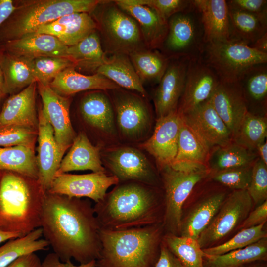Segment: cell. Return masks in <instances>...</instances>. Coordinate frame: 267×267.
<instances>
[{
    "instance_id": "obj_1",
    "label": "cell",
    "mask_w": 267,
    "mask_h": 267,
    "mask_svg": "<svg viewBox=\"0 0 267 267\" xmlns=\"http://www.w3.org/2000/svg\"><path fill=\"white\" fill-rule=\"evenodd\" d=\"M43 236L62 262L86 264L98 258L100 227L88 199L46 193L41 220Z\"/></svg>"
},
{
    "instance_id": "obj_2",
    "label": "cell",
    "mask_w": 267,
    "mask_h": 267,
    "mask_svg": "<svg viewBox=\"0 0 267 267\" xmlns=\"http://www.w3.org/2000/svg\"><path fill=\"white\" fill-rule=\"evenodd\" d=\"M161 188L135 181L118 182L93 206L100 229L120 231L163 223Z\"/></svg>"
},
{
    "instance_id": "obj_3",
    "label": "cell",
    "mask_w": 267,
    "mask_h": 267,
    "mask_svg": "<svg viewBox=\"0 0 267 267\" xmlns=\"http://www.w3.org/2000/svg\"><path fill=\"white\" fill-rule=\"evenodd\" d=\"M46 193L38 179L1 171L0 230L22 237L40 227Z\"/></svg>"
},
{
    "instance_id": "obj_4",
    "label": "cell",
    "mask_w": 267,
    "mask_h": 267,
    "mask_svg": "<svg viewBox=\"0 0 267 267\" xmlns=\"http://www.w3.org/2000/svg\"><path fill=\"white\" fill-rule=\"evenodd\" d=\"M164 234L163 223L125 230L100 229L95 267H153Z\"/></svg>"
},
{
    "instance_id": "obj_5",
    "label": "cell",
    "mask_w": 267,
    "mask_h": 267,
    "mask_svg": "<svg viewBox=\"0 0 267 267\" xmlns=\"http://www.w3.org/2000/svg\"><path fill=\"white\" fill-rule=\"evenodd\" d=\"M102 1L26 0L14 2V11L0 27V44L35 33L41 26L63 16L92 12Z\"/></svg>"
},
{
    "instance_id": "obj_6",
    "label": "cell",
    "mask_w": 267,
    "mask_h": 267,
    "mask_svg": "<svg viewBox=\"0 0 267 267\" xmlns=\"http://www.w3.org/2000/svg\"><path fill=\"white\" fill-rule=\"evenodd\" d=\"M201 57L225 82H237L252 66L267 63V53L232 39L205 44Z\"/></svg>"
},
{
    "instance_id": "obj_7",
    "label": "cell",
    "mask_w": 267,
    "mask_h": 267,
    "mask_svg": "<svg viewBox=\"0 0 267 267\" xmlns=\"http://www.w3.org/2000/svg\"><path fill=\"white\" fill-rule=\"evenodd\" d=\"M94 19L108 51L129 55L146 46L137 22L110 1H103Z\"/></svg>"
},
{
    "instance_id": "obj_8",
    "label": "cell",
    "mask_w": 267,
    "mask_h": 267,
    "mask_svg": "<svg viewBox=\"0 0 267 267\" xmlns=\"http://www.w3.org/2000/svg\"><path fill=\"white\" fill-rule=\"evenodd\" d=\"M159 171L164 196L165 233L179 236L185 202L196 185L210 174V171H182L166 166Z\"/></svg>"
},
{
    "instance_id": "obj_9",
    "label": "cell",
    "mask_w": 267,
    "mask_h": 267,
    "mask_svg": "<svg viewBox=\"0 0 267 267\" xmlns=\"http://www.w3.org/2000/svg\"><path fill=\"white\" fill-rule=\"evenodd\" d=\"M168 32L162 47L174 59L200 58L205 43L200 15L193 4L167 22Z\"/></svg>"
},
{
    "instance_id": "obj_10",
    "label": "cell",
    "mask_w": 267,
    "mask_h": 267,
    "mask_svg": "<svg viewBox=\"0 0 267 267\" xmlns=\"http://www.w3.org/2000/svg\"><path fill=\"white\" fill-rule=\"evenodd\" d=\"M105 165L119 182L135 181L162 188L159 172L139 150L119 146L105 152Z\"/></svg>"
},
{
    "instance_id": "obj_11",
    "label": "cell",
    "mask_w": 267,
    "mask_h": 267,
    "mask_svg": "<svg viewBox=\"0 0 267 267\" xmlns=\"http://www.w3.org/2000/svg\"><path fill=\"white\" fill-rule=\"evenodd\" d=\"M253 202L247 190H235L227 196L213 220L197 239L203 249L218 244L241 225Z\"/></svg>"
},
{
    "instance_id": "obj_12",
    "label": "cell",
    "mask_w": 267,
    "mask_h": 267,
    "mask_svg": "<svg viewBox=\"0 0 267 267\" xmlns=\"http://www.w3.org/2000/svg\"><path fill=\"white\" fill-rule=\"evenodd\" d=\"M119 89L113 90L118 132L128 141L141 140L151 128L152 118L149 107L141 96Z\"/></svg>"
},
{
    "instance_id": "obj_13",
    "label": "cell",
    "mask_w": 267,
    "mask_h": 267,
    "mask_svg": "<svg viewBox=\"0 0 267 267\" xmlns=\"http://www.w3.org/2000/svg\"><path fill=\"white\" fill-rule=\"evenodd\" d=\"M119 182L117 178L106 172L56 175L46 192L69 198H88L95 203L103 199L108 189Z\"/></svg>"
},
{
    "instance_id": "obj_14",
    "label": "cell",
    "mask_w": 267,
    "mask_h": 267,
    "mask_svg": "<svg viewBox=\"0 0 267 267\" xmlns=\"http://www.w3.org/2000/svg\"><path fill=\"white\" fill-rule=\"evenodd\" d=\"M220 82L214 70L201 57L189 60L178 112L185 114L208 100Z\"/></svg>"
},
{
    "instance_id": "obj_15",
    "label": "cell",
    "mask_w": 267,
    "mask_h": 267,
    "mask_svg": "<svg viewBox=\"0 0 267 267\" xmlns=\"http://www.w3.org/2000/svg\"><path fill=\"white\" fill-rule=\"evenodd\" d=\"M182 122L178 110L157 119L152 135L141 145L154 158L158 171L170 166L176 156Z\"/></svg>"
},
{
    "instance_id": "obj_16",
    "label": "cell",
    "mask_w": 267,
    "mask_h": 267,
    "mask_svg": "<svg viewBox=\"0 0 267 267\" xmlns=\"http://www.w3.org/2000/svg\"><path fill=\"white\" fill-rule=\"evenodd\" d=\"M37 84L43 102L42 110L53 128L56 141L64 154L76 137L70 120L69 100L57 93L49 85L38 82Z\"/></svg>"
},
{
    "instance_id": "obj_17",
    "label": "cell",
    "mask_w": 267,
    "mask_h": 267,
    "mask_svg": "<svg viewBox=\"0 0 267 267\" xmlns=\"http://www.w3.org/2000/svg\"><path fill=\"white\" fill-rule=\"evenodd\" d=\"M38 180L46 192L56 175L63 154L56 141L54 131L42 109L38 114Z\"/></svg>"
},
{
    "instance_id": "obj_18",
    "label": "cell",
    "mask_w": 267,
    "mask_h": 267,
    "mask_svg": "<svg viewBox=\"0 0 267 267\" xmlns=\"http://www.w3.org/2000/svg\"><path fill=\"white\" fill-rule=\"evenodd\" d=\"M189 60L179 58L170 61L154 93L157 119L178 110L185 87Z\"/></svg>"
},
{
    "instance_id": "obj_19",
    "label": "cell",
    "mask_w": 267,
    "mask_h": 267,
    "mask_svg": "<svg viewBox=\"0 0 267 267\" xmlns=\"http://www.w3.org/2000/svg\"><path fill=\"white\" fill-rule=\"evenodd\" d=\"M181 115L183 120L212 149L224 146L233 140L229 129L209 100L190 112Z\"/></svg>"
},
{
    "instance_id": "obj_20",
    "label": "cell",
    "mask_w": 267,
    "mask_h": 267,
    "mask_svg": "<svg viewBox=\"0 0 267 267\" xmlns=\"http://www.w3.org/2000/svg\"><path fill=\"white\" fill-rule=\"evenodd\" d=\"M212 150L182 118L178 138L177 155L169 166L174 169L182 171L210 170L208 162Z\"/></svg>"
},
{
    "instance_id": "obj_21",
    "label": "cell",
    "mask_w": 267,
    "mask_h": 267,
    "mask_svg": "<svg viewBox=\"0 0 267 267\" xmlns=\"http://www.w3.org/2000/svg\"><path fill=\"white\" fill-rule=\"evenodd\" d=\"M209 101L229 129L233 139L248 111L239 83L220 81Z\"/></svg>"
},
{
    "instance_id": "obj_22",
    "label": "cell",
    "mask_w": 267,
    "mask_h": 267,
    "mask_svg": "<svg viewBox=\"0 0 267 267\" xmlns=\"http://www.w3.org/2000/svg\"><path fill=\"white\" fill-rule=\"evenodd\" d=\"M67 48L68 46L55 37L38 33H30L0 44V50L33 59L44 56L69 58Z\"/></svg>"
},
{
    "instance_id": "obj_23",
    "label": "cell",
    "mask_w": 267,
    "mask_h": 267,
    "mask_svg": "<svg viewBox=\"0 0 267 267\" xmlns=\"http://www.w3.org/2000/svg\"><path fill=\"white\" fill-rule=\"evenodd\" d=\"M117 6L132 16L138 23L147 47L155 49L162 47L168 32V24L148 6L134 0H113Z\"/></svg>"
},
{
    "instance_id": "obj_24",
    "label": "cell",
    "mask_w": 267,
    "mask_h": 267,
    "mask_svg": "<svg viewBox=\"0 0 267 267\" xmlns=\"http://www.w3.org/2000/svg\"><path fill=\"white\" fill-rule=\"evenodd\" d=\"M228 195L224 190L210 192L194 204L186 214H182L180 236L197 239L215 217Z\"/></svg>"
},
{
    "instance_id": "obj_25",
    "label": "cell",
    "mask_w": 267,
    "mask_h": 267,
    "mask_svg": "<svg viewBox=\"0 0 267 267\" xmlns=\"http://www.w3.org/2000/svg\"><path fill=\"white\" fill-rule=\"evenodd\" d=\"M37 85L36 82L32 83L6 100L0 112V128L16 125L38 130L35 104Z\"/></svg>"
},
{
    "instance_id": "obj_26",
    "label": "cell",
    "mask_w": 267,
    "mask_h": 267,
    "mask_svg": "<svg viewBox=\"0 0 267 267\" xmlns=\"http://www.w3.org/2000/svg\"><path fill=\"white\" fill-rule=\"evenodd\" d=\"M97 28L96 21L89 13H74L43 25L35 33L52 35L69 47L78 43Z\"/></svg>"
},
{
    "instance_id": "obj_27",
    "label": "cell",
    "mask_w": 267,
    "mask_h": 267,
    "mask_svg": "<svg viewBox=\"0 0 267 267\" xmlns=\"http://www.w3.org/2000/svg\"><path fill=\"white\" fill-rule=\"evenodd\" d=\"M80 112L84 120L92 127L106 135H117L115 112L105 91L96 90L85 95L80 102Z\"/></svg>"
},
{
    "instance_id": "obj_28",
    "label": "cell",
    "mask_w": 267,
    "mask_h": 267,
    "mask_svg": "<svg viewBox=\"0 0 267 267\" xmlns=\"http://www.w3.org/2000/svg\"><path fill=\"white\" fill-rule=\"evenodd\" d=\"M204 31L205 44L230 39L228 8L225 0H194Z\"/></svg>"
},
{
    "instance_id": "obj_29",
    "label": "cell",
    "mask_w": 267,
    "mask_h": 267,
    "mask_svg": "<svg viewBox=\"0 0 267 267\" xmlns=\"http://www.w3.org/2000/svg\"><path fill=\"white\" fill-rule=\"evenodd\" d=\"M99 150L98 147L92 144L85 133H80L76 136L68 153L62 158L56 175L74 171L106 172Z\"/></svg>"
},
{
    "instance_id": "obj_30",
    "label": "cell",
    "mask_w": 267,
    "mask_h": 267,
    "mask_svg": "<svg viewBox=\"0 0 267 267\" xmlns=\"http://www.w3.org/2000/svg\"><path fill=\"white\" fill-rule=\"evenodd\" d=\"M57 93L68 96L88 90H115L120 87L103 75L96 73L86 75L76 71L74 67H69L60 72L49 84Z\"/></svg>"
},
{
    "instance_id": "obj_31",
    "label": "cell",
    "mask_w": 267,
    "mask_h": 267,
    "mask_svg": "<svg viewBox=\"0 0 267 267\" xmlns=\"http://www.w3.org/2000/svg\"><path fill=\"white\" fill-rule=\"evenodd\" d=\"M0 66L6 94L13 95L36 82L33 59L0 50Z\"/></svg>"
},
{
    "instance_id": "obj_32",
    "label": "cell",
    "mask_w": 267,
    "mask_h": 267,
    "mask_svg": "<svg viewBox=\"0 0 267 267\" xmlns=\"http://www.w3.org/2000/svg\"><path fill=\"white\" fill-rule=\"evenodd\" d=\"M96 73L105 77L119 87L134 90L143 97L146 92L128 55L114 54L101 65Z\"/></svg>"
},
{
    "instance_id": "obj_33",
    "label": "cell",
    "mask_w": 267,
    "mask_h": 267,
    "mask_svg": "<svg viewBox=\"0 0 267 267\" xmlns=\"http://www.w3.org/2000/svg\"><path fill=\"white\" fill-rule=\"evenodd\" d=\"M267 257V238H264L244 248L217 255L203 252L204 267H241Z\"/></svg>"
},
{
    "instance_id": "obj_34",
    "label": "cell",
    "mask_w": 267,
    "mask_h": 267,
    "mask_svg": "<svg viewBox=\"0 0 267 267\" xmlns=\"http://www.w3.org/2000/svg\"><path fill=\"white\" fill-rule=\"evenodd\" d=\"M67 53L68 57L75 63V68L87 71L96 72L108 58L96 31L78 43L68 47Z\"/></svg>"
},
{
    "instance_id": "obj_35",
    "label": "cell",
    "mask_w": 267,
    "mask_h": 267,
    "mask_svg": "<svg viewBox=\"0 0 267 267\" xmlns=\"http://www.w3.org/2000/svg\"><path fill=\"white\" fill-rule=\"evenodd\" d=\"M257 154L233 139L229 143L212 149L208 162L210 173L228 169L251 166Z\"/></svg>"
},
{
    "instance_id": "obj_36",
    "label": "cell",
    "mask_w": 267,
    "mask_h": 267,
    "mask_svg": "<svg viewBox=\"0 0 267 267\" xmlns=\"http://www.w3.org/2000/svg\"><path fill=\"white\" fill-rule=\"evenodd\" d=\"M230 39L248 45L267 32V16L228 9Z\"/></svg>"
},
{
    "instance_id": "obj_37",
    "label": "cell",
    "mask_w": 267,
    "mask_h": 267,
    "mask_svg": "<svg viewBox=\"0 0 267 267\" xmlns=\"http://www.w3.org/2000/svg\"><path fill=\"white\" fill-rule=\"evenodd\" d=\"M0 171L12 172L38 179L33 147L24 145L0 147Z\"/></svg>"
},
{
    "instance_id": "obj_38",
    "label": "cell",
    "mask_w": 267,
    "mask_h": 267,
    "mask_svg": "<svg viewBox=\"0 0 267 267\" xmlns=\"http://www.w3.org/2000/svg\"><path fill=\"white\" fill-rule=\"evenodd\" d=\"M43 237L39 227L28 234L8 240L0 247V267H6L19 257L45 250L48 242Z\"/></svg>"
},
{
    "instance_id": "obj_39",
    "label": "cell",
    "mask_w": 267,
    "mask_h": 267,
    "mask_svg": "<svg viewBox=\"0 0 267 267\" xmlns=\"http://www.w3.org/2000/svg\"><path fill=\"white\" fill-rule=\"evenodd\" d=\"M140 80L159 82L170 62L165 55L154 49H143L129 54Z\"/></svg>"
},
{
    "instance_id": "obj_40",
    "label": "cell",
    "mask_w": 267,
    "mask_h": 267,
    "mask_svg": "<svg viewBox=\"0 0 267 267\" xmlns=\"http://www.w3.org/2000/svg\"><path fill=\"white\" fill-rule=\"evenodd\" d=\"M237 82L242 91L247 108L250 103L265 107L267 95V64L252 66Z\"/></svg>"
},
{
    "instance_id": "obj_41",
    "label": "cell",
    "mask_w": 267,
    "mask_h": 267,
    "mask_svg": "<svg viewBox=\"0 0 267 267\" xmlns=\"http://www.w3.org/2000/svg\"><path fill=\"white\" fill-rule=\"evenodd\" d=\"M267 122L265 116L248 111L233 140L252 151L266 139Z\"/></svg>"
},
{
    "instance_id": "obj_42",
    "label": "cell",
    "mask_w": 267,
    "mask_h": 267,
    "mask_svg": "<svg viewBox=\"0 0 267 267\" xmlns=\"http://www.w3.org/2000/svg\"><path fill=\"white\" fill-rule=\"evenodd\" d=\"M163 241L183 267H204L203 251L196 239L165 233Z\"/></svg>"
},
{
    "instance_id": "obj_43",
    "label": "cell",
    "mask_w": 267,
    "mask_h": 267,
    "mask_svg": "<svg viewBox=\"0 0 267 267\" xmlns=\"http://www.w3.org/2000/svg\"><path fill=\"white\" fill-rule=\"evenodd\" d=\"M265 225V223H263L256 226L242 229L228 241L203 249V251L208 255H217L244 248L267 237Z\"/></svg>"
},
{
    "instance_id": "obj_44",
    "label": "cell",
    "mask_w": 267,
    "mask_h": 267,
    "mask_svg": "<svg viewBox=\"0 0 267 267\" xmlns=\"http://www.w3.org/2000/svg\"><path fill=\"white\" fill-rule=\"evenodd\" d=\"M33 69L37 82L49 84L65 69L74 67L75 63L69 58L44 56L33 59Z\"/></svg>"
},
{
    "instance_id": "obj_45",
    "label": "cell",
    "mask_w": 267,
    "mask_h": 267,
    "mask_svg": "<svg viewBox=\"0 0 267 267\" xmlns=\"http://www.w3.org/2000/svg\"><path fill=\"white\" fill-rule=\"evenodd\" d=\"M252 166L228 169L210 174L214 181L234 190H247L251 181Z\"/></svg>"
},
{
    "instance_id": "obj_46",
    "label": "cell",
    "mask_w": 267,
    "mask_h": 267,
    "mask_svg": "<svg viewBox=\"0 0 267 267\" xmlns=\"http://www.w3.org/2000/svg\"><path fill=\"white\" fill-rule=\"evenodd\" d=\"M37 130L21 126L12 125L0 128V147L19 145L33 147Z\"/></svg>"
},
{
    "instance_id": "obj_47",
    "label": "cell",
    "mask_w": 267,
    "mask_h": 267,
    "mask_svg": "<svg viewBox=\"0 0 267 267\" xmlns=\"http://www.w3.org/2000/svg\"><path fill=\"white\" fill-rule=\"evenodd\" d=\"M253 202L260 205L267 199V166L258 157L252 166L250 185L247 189Z\"/></svg>"
},
{
    "instance_id": "obj_48",
    "label": "cell",
    "mask_w": 267,
    "mask_h": 267,
    "mask_svg": "<svg viewBox=\"0 0 267 267\" xmlns=\"http://www.w3.org/2000/svg\"><path fill=\"white\" fill-rule=\"evenodd\" d=\"M139 4L154 9L161 19L167 22L174 14L183 11L193 4L189 0H134Z\"/></svg>"
},
{
    "instance_id": "obj_49",
    "label": "cell",
    "mask_w": 267,
    "mask_h": 267,
    "mask_svg": "<svg viewBox=\"0 0 267 267\" xmlns=\"http://www.w3.org/2000/svg\"><path fill=\"white\" fill-rule=\"evenodd\" d=\"M226 2L228 9L267 16V0H230Z\"/></svg>"
},
{
    "instance_id": "obj_50",
    "label": "cell",
    "mask_w": 267,
    "mask_h": 267,
    "mask_svg": "<svg viewBox=\"0 0 267 267\" xmlns=\"http://www.w3.org/2000/svg\"><path fill=\"white\" fill-rule=\"evenodd\" d=\"M267 220V201L259 205L254 210L250 211L243 222L240 228L244 229L256 226L266 223Z\"/></svg>"
},
{
    "instance_id": "obj_51",
    "label": "cell",
    "mask_w": 267,
    "mask_h": 267,
    "mask_svg": "<svg viewBox=\"0 0 267 267\" xmlns=\"http://www.w3.org/2000/svg\"><path fill=\"white\" fill-rule=\"evenodd\" d=\"M153 267H183L180 261L168 248L163 240L158 258Z\"/></svg>"
},
{
    "instance_id": "obj_52",
    "label": "cell",
    "mask_w": 267,
    "mask_h": 267,
    "mask_svg": "<svg viewBox=\"0 0 267 267\" xmlns=\"http://www.w3.org/2000/svg\"><path fill=\"white\" fill-rule=\"evenodd\" d=\"M40 267H95V260L86 264L76 265L71 261H61L59 257L54 253L48 254L41 262Z\"/></svg>"
},
{
    "instance_id": "obj_53",
    "label": "cell",
    "mask_w": 267,
    "mask_h": 267,
    "mask_svg": "<svg viewBox=\"0 0 267 267\" xmlns=\"http://www.w3.org/2000/svg\"><path fill=\"white\" fill-rule=\"evenodd\" d=\"M41 262L36 253L22 256L6 267H40Z\"/></svg>"
},
{
    "instance_id": "obj_54",
    "label": "cell",
    "mask_w": 267,
    "mask_h": 267,
    "mask_svg": "<svg viewBox=\"0 0 267 267\" xmlns=\"http://www.w3.org/2000/svg\"><path fill=\"white\" fill-rule=\"evenodd\" d=\"M15 9L14 1L0 0V27Z\"/></svg>"
},
{
    "instance_id": "obj_55",
    "label": "cell",
    "mask_w": 267,
    "mask_h": 267,
    "mask_svg": "<svg viewBox=\"0 0 267 267\" xmlns=\"http://www.w3.org/2000/svg\"><path fill=\"white\" fill-rule=\"evenodd\" d=\"M249 46L259 52L267 53V32Z\"/></svg>"
},
{
    "instance_id": "obj_56",
    "label": "cell",
    "mask_w": 267,
    "mask_h": 267,
    "mask_svg": "<svg viewBox=\"0 0 267 267\" xmlns=\"http://www.w3.org/2000/svg\"><path fill=\"white\" fill-rule=\"evenodd\" d=\"M258 155L263 163L267 166V141L266 140L257 148Z\"/></svg>"
},
{
    "instance_id": "obj_57",
    "label": "cell",
    "mask_w": 267,
    "mask_h": 267,
    "mask_svg": "<svg viewBox=\"0 0 267 267\" xmlns=\"http://www.w3.org/2000/svg\"><path fill=\"white\" fill-rule=\"evenodd\" d=\"M20 236L17 233L6 232L0 230V244L2 242L10 239L19 237Z\"/></svg>"
},
{
    "instance_id": "obj_58",
    "label": "cell",
    "mask_w": 267,
    "mask_h": 267,
    "mask_svg": "<svg viewBox=\"0 0 267 267\" xmlns=\"http://www.w3.org/2000/svg\"><path fill=\"white\" fill-rule=\"evenodd\" d=\"M6 95L4 91V79L2 72L0 66V102Z\"/></svg>"
},
{
    "instance_id": "obj_59",
    "label": "cell",
    "mask_w": 267,
    "mask_h": 267,
    "mask_svg": "<svg viewBox=\"0 0 267 267\" xmlns=\"http://www.w3.org/2000/svg\"><path fill=\"white\" fill-rule=\"evenodd\" d=\"M267 267L266 266H264V265H259V266H252V267Z\"/></svg>"
},
{
    "instance_id": "obj_60",
    "label": "cell",
    "mask_w": 267,
    "mask_h": 267,
    "mask_svg": "<svg viewBox=\"0 0 267 267\" xmlns=\"http://www.w3.org/2000/svg\"><path fill=\"white\" fill-rule=\"evenodd\" d=\"M0 173H1V171H0Z\"/></svg>"
}]
</instances>
